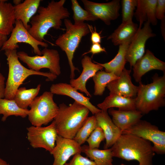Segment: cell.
Masks as SVG:
<instances>
[{"instance_id": "52a82bcc", "label": "cell", "mask_w": 165, "mask_h": 165, "mask_svg": "<svg viewBox=\"0 0 165 165\" xmlns=\"http://www.w3.org/2000/svg\"><path fill=\"white\" fill-rule=\"evenodd\" d=\"M53 94L50 91H45L30 105L28 116L33 126H42L53 120L59 110L53 100Z\"/></svg>"}, {"instance_id": "836d02e7", "label": "cell", "mask_w": 165, "mask_h": 165, "mask_svg": "<svg viewBox=\"0 0 165 165\" xmlns=\"http://www.w3.org/2000/svg\"><path fill=\"white\" fill-rule=\"evenodd\" d=\"M105 139V136L103 130L98 126L92 132L86 141L88 143V145L90 148H98L101 142Z\"/></svg>"}, {"instance_id": "8fae6325", "label": "cell", "mask_w": 165, "mask_h": 165, "mask_svg": "<svg viewBox=\"0 0 165 165\" xmlns=\"http://www.w3.org/2000/svg\"><path fill=\"white\" fill-rule=\"evenodd\" d=\"M15 24L10 36L4 43L1 50L16 49L19 47L18 43H24L31 46L35 54L41 56V51L38 46H40L44 48L47 47L48 44L35 39L29 33L20 21L16 20Z\"/></svg>"}, {"instance_id": "7402d4cb", "label": "cell", "mask_w": 165, "mask_h": 165, "mask_svg": "<svg viewBox=\"0 0 165 165\" xmlns=\"http://www.w3.org/2000/svg\"><path fill=\"white\" fill-rule=\"evenodd\" d=\"M41 0H25L16 6H13L16 20L20 21L28 29V24L39 7Z\"/></svg>"}, {"instance_id": "7c38bea8", "label": "cell", "mask_w": 165, "mask_h": 165, "mask_svg": "<svg viewBox=\"0 0 165 165\" xmlns=\"http://www.w3.org/2000/svg\"><path fill=\"white\" fill-rule=\"evenodd\" d=\"M156 36L148 21L144 23L142 28H138L137 32L131 39L126 54L127 62L129 63L131 68L145 54V45L147 40Z\"/></svg>"}, {"instance_id": "ffe728a7", "label": "cell", "mask_w": 165, "mask_h": 165, "mask_svg": "<svg viewBox=\"0 0 165 165\" xmlns=\"http://www.w3.org/2000/svg\"><path fill=\"white\" fill-rule=\"evenodd\" d=\"M108 113L112 116L113 123L122 131L135 124L143 116L137 110L122 111L111 108L108 109Z\"/></svg>"}, {"instance_id": "8992f818", "label": "cell", "mask_w": 165, "mask_h": 165, "mask_svg": "<svg viewBox=\"0 0 165 165\" xmlns=\"http://www.w3.org/2000/svg\"><path fill=\"white\" fill-rule=\"evenodd\" d=\"M65 32L59 36L55 42L56 45L64 51L67 56L70 67V78L74 79L75 71H79L73 62L74 53L78 47L82 38L90 33L87 24H73L68 19H64Z\"/></svg>"}, {"instance_id": "44dd1931", "label": "cell", "mask_w": 165, "mask_h": 165, "mask_svg": "<svg viewBox=\"0 0 165 165\" xmlns=\"http://www.w3.org/2000/svg\"><path fill=\"white\" fill-rule=\"evenodd\" d=\"M157 0H137L136 9L134 13L136 19L139 22L138 28L148 21L153 25L157 24L155 10Z\"/></svg>"}, {"instance_id": "4fadbf2b", "label": "cell", "mask_w": 165, "mask_h": 165, "mask_svg": "<svg viewBox=\"0 0 165 165\" xmlns=\"http://www.w3.org/2000/svg\"><path fill=\"white\" fill-rule=\"evenodd\" d=\"M85 9L107 25L112 20L117 19L119 16L120 1L113 0L106 3H97L87 0H82Z\"/></svg>"}, {"instance_id": "ee69618b", "label": "cell", "mask_w": 165, "mask_h": 165, "mask_svg": "<svg viewBox=\"0 0 165 165\" xmlns=\"http://www.w3.org/2000/svg\"><path fill=\"white\" fill-rule=\"evenodd\" d=\"M120 165H126L124 164L123 163H122Z\"/></svg>"}, {"instance_id": "484cf974", "label": "cell", "mask_w": 165, "mask_h": 165, "mask_svg": "<svg viewBox=\"0 0 165 165\" xmlns=\"http://www.w3.org/2000/svg\"><path fill=\"white\" fill-rule=\"evenodd\" d=\"M7 1L0 0V32L8 36L13 29L16 20L13 6Z\"/></svg>"}, {"instance_id": "4dcf8cb0", "label": "cell", "mask_w": 165, "mask_h": 165, "mask_svg": "<svg viewBox=\"0 0 165 165\" xmlns=\"http://www.w3.org/2000/svg\"><path fill=\"white\" fill-rule=\"evenodd\" d=\"M97 126L95 116H88L73 139L81 145L86 141L92 132Z\"/></svg>"}, {"instance_id": "f35d334b", "label": "cell", "mask_w": 165, "mask_h": 165, "mask_svg": "<svg viewBox=\"0 0 165 165\" xmlns=\"http://www.w3.org/2000/svg\"><path fill=\"white\" fill-rule=\"evenodd\" d=\"M5 78L3 75L0 73V98H4L5 93Z\"/></svg>"}, {"instance_id": "83f0119b", "label": "cell", "mask_w": 165, "mask_h": 165, "mask_svg": "<svg viewBox=\"0 0 165 165\" xmlns=\"http://www.w3.org/2000/svg\"><path fill=\"white\" fill-rule=\"evenodd\" d=\"M28 112L29 110L20 108L13 99L0 98V115H3L1 119L2 122H5L10 116L25 118L28 116Z\"/></svg>"}, {"instance_id": "d590c367", "label": "cell", "mask_w": 165, "mask_h": 165, "mask_svg": "<svg viewBox=\"0 0 165 165\" xmlns=\"http://www.w3.org/2000/svg\"><path fill=\"white\" fill-rule=\"evenodd\" d=\"M165 0H157L155 10V16L157 19L162 20L165 19Z\"/></svg>"}, {"instance_id": "ab89813d", "label": "cell", "mask_w": 165, "mask_h": 165, "mask_svg": "<svg viewBox=\"0 0 165 165\" xmlns=\"http://www.w3.org/2000/svg\"><path fill=\"white\" fill-rule=\"evenodd\" d=\"M7 39V35L0 32V50Z\"/></svg>"}, {"instance_id": "b9f144b4", "label": "cell", "mask_w": 165, "mask_h": 165, "mask_svg": "<svg viewBox=\"0 0 165 165\" xmlns=\"http://www.w3.org/2000/svg\"><path fill=\"white\" fill-rule=\"evenodd\" d=\"M0 165H9L7 162L0 158Z\"/></svg>"}, {"instance_id": "3957f363", "label": "cell", "mask_w": 165, "mask_h": 165, "mask_svg": "<svg viewBox=\"0 0 165 165\" xmlns=\"http://www.w3.org/2000/svg\"><path fill=\"white\" fill-rule=\"evenodd\" d=\"M58 107V112L53 119L57 135L73 139L88 117L90 111L75 101L68 105L62 103Z\"/></svg>"}, {"instance_id": "9a60e30c", "label": "cell", "mask_w": 165, "mask_h": 165, "mask_svg": "<svg viewBox=\"0 0 165 165\" xmlns=\"http://www.w3.org/2000/svg\"><path fill=\"white\" fill-rule=\"evenodd\" d=\"M131 70L125 68L119 77L109 83L106 87L109 94H116L128 98L136 96L138 86L133 84L130 74Z\"/></svg>"}, {"instance_id": "e0dca14e", "label": "cell", "mask_w": 165, "mask_h": 165, "mask_svg": "<svg viewBox=\"0 0 165 165\" xmlns=\"http://www.w3.org/2000/svg\"><path fill=\"white\" fill-rule=\"evenodd\" d=\"M133 67V77L138 83L141 82L143 76L151 70H160L165 72V63L157 58L148 50Z\"/></svg>"}, {"instance_id": "277c9868", "label": "cell", "mask_w": 165, "mask_h": 165, "mask_svg": "<svg viewBox=\"0 0 165 165\" xmlns=\"http://www.w3.org/2000/svg\"><path fill=\"white\" fill-rule=\"evenodd\" d=\"M152 82L147 84L139 83L136 97V109L143 114L157 110L165 105V73L162 76L155 73Z\"/></svg>"}, {"instance_id": "8d00e7d4", "label": "cell", "mask_w": 165, "mask_h": 165, "mask_svg": "<svg viewBox=\"0 0 165 165\" xmlns=\"http://www.w3.org/2000/svg\"><path fill=\"white\" fill-rule=\"evenodd\" d=\"M87 25L89 29L90 32L91 33L90 39L92 44L100 43L101 42V31L100 32L98 33L96 31V29L95 26L94 30L92 26L87 24Z\"/></svg>"}, {"instance_id": "d4e9b609", "label": "cell", "mask_w": 165, "mask_h": 165, "mask_svg": "<svg viewBox=\"0 0 165 165\" xmlns=\"http://www.w3.org/2000/svg\"><path fill=\"white\" fill-rule=\"evenodd\" d=\"M131 39L128 40L119 46L117 53L111 61L103 64L98 62L105 68V72L112 73L117 76H119L125 68V66L127 62L126 53Z\"/></svg>"}, {"instance_id": "60d3db41", "label": "cell", "mask_w": 165, "mask_h": 165, "mask_svg": "<svg viewBox=\"0 0 165 165\" xmlns=\"http://www.w3.org/2000/svg\"><path fill=\"white\" fill-rule=\"evenodd\" d=\"M165 19H163L161 20V29L162 36L164 38L165 40Z\"/></svg>"}, {"instance_id": "f1b7e54d", "label": "cell", "mask_w": 165, "mask_h": 165, "mask_svg": "<svg viewBox=\"0 0 165 165\" xmlns=\"http://www.w3.org/2000/svg\"><path fill=\"white\" fill-rule=\"evenodd\" d=\"M41 85L36 88L27 89L25 87L18 88L16 91L13 99L20 108L27 109L28 107L37 97L40 90Z\"/></svg>"}, {"instance_id": "5bb4252c", "label": "cell", "mask_w": 165, "mask_h": 165, "mask_svg": "<svg viewBox=\"0 0 165 165\" xmlns=\"http://www.w3.org/2000/svg\"><path fill=\"white\" fill-rule=\"evenodd\" d=\"M56 143L50 153L54 159L52 165H64L71 156L82 152L81 145L74 139L57 135Z\"/></svg>"}, {"instance_id": "ba28073f", "label": "cell", "mask_w": 165, "mask_h": 165, "mask_svg": "<svg viewBox=\"0 0 165 165\" xmlns=\"http://www.w3.org/2000/svg\"><path fill=\"white\" fill-rule=\"evenodd\" d=\"M41 56H31L23 51L17 52L18 58L28 67L33 70L39 72L42 68L49 69L50 72L57 76L61 73L60 64V57L57 50L44 48L42 51Z\"/></svg>"}, {"instance_id": "74e56055", "label": "cell", "mask_w": 165, "mask_h": 165, "mask_svg": "<svg viewBox=\"0 0 165 165\" xmlns=\"http://www.w3.org/2000/svg\"><path fill=\"white\" fill-rule=\"evenodd\" d=\"M103 52L106 53V49L105 48L101 47L100 43H94L92 44L90 50L84 53L82 56H84L88 53H91L92 54L91 57L92 58L94 54Z\"/></svg>"}, {"instance_id": "f546056e", "label": "cell", "mask_w": 165, "mask_h": 165, "mask_svg": "<svg viewBox=\"0 0 165 165\" xmlns=\"http://www.w3.org/2000/svg\"><path fill=\"white\" fill-rule=\"evenodd\" d=\"M119 77L112 73H108L104 71L97 72L93 77L94 84V95H102L107 85Z\"/></svg>"}, {"instance_id": "ac0fdd59", "label": "cell", "mask_w": 165, "mask_h": 165, "mask_svg": "<svg viewBox=\"0 0 165 165\" xmlns=\"http://www.w3.org/2000/svg\"><path fill=\"white\" fill-rule=\"evenodd\" d=\"M77 90L70 84L63 82L53 84L50 89V92L53 94L67 96L72 98L75 101L86 107L93 115L101 111L90 102V98L85 96Z\"/></svg>"}, {"instance_id": "d6986e66", "label": "cell", "mask_w": 165, "mask_h": 165, "mask_svg": "<svg viewBox=\"0 0 165 165\" xmlns=\"http://www.w3.org/2000/svg\"><path fill=\"white\" fill-rule=\"evenodd\" d=\"M98 126L103 130L106 143L104 148L107 149L115 144L122 134V131L113 123L107 111H102L94 115Z\"/></svg>"}, {"instance_id": "603a6c76", "label": "cell", "mask_w": 165, "mask_h": 165, "mask_svg": "<svg viewBox=\"0 0 165 165\" xmlns=\"http://www.w3.org/2000/svg\"><path fill=\"white\" fill-rule=\"evenodd\" d=\"M97 106L99 109L105 111L114 107L118 108V110L122 111L136 110L135 98L113 94H109L102 102L98 104Z\"/></svg>"}, {"instance_id": "cb8c5ba5", "label": "cell", "mask_w": 165, "mask_h": 165, "mask_svg": "<svg viewBox=\"0 0 165 165\" xmlns=\"http://www.w3.org/2000/svg\"><path fill=\"white\" fill-rule=\"evenodd\" d=\"M138 25L132 20L122 22L114 32L108 37L114 46H119L131 39L138 29Z\"/></svg>"}, {"instance_id": "2e32d148", "label": "cell", "mask_w": 165, "mask_h": 165, "mask_svg": "<svg viewBox=\"0 0 165 165\" xmlns=\"http://www.w3.org/2000/svg\"><path fill=\"white\" fill-rule=\"evenodd\" d=\"M81 64L83 69L81 74L76 79H71L70 84L77 90L84 93L87 96L91 97V94L86 88V83L97 72L104 68L98 62L94 61L93 62L92 58L86 55H84L82 59Z\"/></svg>"}, {"instance_id": "f6af8a7d", "label": "cell", "mask_w": 165, "mask_h": 165, "mask_svg": "<svg viewBox=\"0 0 165 165\" xmlns=\"http://www.w3.org/2000/svg\"><path fill=\"white\" fill-rule=\"evenodd\" d=\"M1 63H0V68L1 67Z\"/></svg>"}, {"instance_id": "d6a6232c", "label": "cell", "mask_w": 165, "mask_h": 165, "mask_svg": "<svg viewBox=\"0 0 165 165\" xmlns=\"http://www.w3.org/2000/svg\"><path fill=\"white\" fill-rule=\"evenodd\" d=\"M121 4L122 22L132 20L134 11L137 6V0H122Z\"/></svg>"}, {"instance_id": "7a4b0ae2", "label": "cell", "mask_w": 165, "mask_h": 165, "mask_svg": "<svg viewBox=\"0 0 165 165\" xmlns=\"http://www.w3.org/2000/svg\"><path fill=\"white\" fill-rule=\"evenodd\" d=\"M113 157L129 161H137L139 165H152L155 155L150 141L133 135L122 134L112 146Z\"/></svg>"}, {"instance_id": "5b68a950", "label": "cell", "mask_w": 165, "mask_h": 165, "mask_svg": "<svg viewBox=\"0 0 165 165\" xmlns=\"http://www.w3.org/2000/svg\"><path fill=\"white\" fill-rule=\"evenodd\" d=\"M9 67V72L6 83L4 98L13 99L15 94L19 86L29 76L38 75L47 77V81H53L57 76L50 72H37L24 67L20 62L16 49L4 51Z\"/></svg>"}, {"instance_id": "e575fe53", "label": "cell", "mask_w": 165, "mask_h": 165, "mask_svg": "<svg viewBox=\"0 0 165 165\" xmlns=\"http://www.w3.org/2000/svg\"><path fill=\"white\" fill-rule=\"evenodd\" d=\"M64 165H97L93 161L78 153L75 155L68 163Z\"/></svg>"}, {"instance_id": "6da1fadb", "label": "cell", "mask_w": 165, "mask_h": 165, "mask_svg": "<svg viewBox=\"0 0 165 165\" xmlns=\"http://www.w3.org/2000/svg\"><path fill=\"white\" fill-rule=\"evenodd\" d=\"M65 0L49 2L46 7L39 6L38 13L31 19L28 31L36 40L43 42L44 36L51 28L65 30L61 28L62 20L69 17L70 13L64 7Z\"/></svg>"}, {"instance_id": "7bdbcfd3", "label": "cell", "mask_w": 165, "mask_h": 165, "mask_svg": "<svg viewBox=\"0 0 165 165\" xmlns=\"http://www.w3.org/2000/svg\"><path fill=\"white\" fill-rule=\"evenodd\" d=\"M21 0H13V2L14 4V6L17 5L21 3Z\"/></svg>"}, {"instance_id": "9c48e42d", "label": "cell", "mask_w": 165, "mask_h": 165, "mask_svg": "<svg viewBox=\"0 0 165 165\" xmlns=\"http://www.w3.org/2000/svg\"><path fill=\"white\" fill-rule=\"evenodd\" d=\"M122 134L133 135L152 142L155 152L165 153V132L145 120H140L135 124L122 131Z\"/></svg>"}, {"instance_id": "4316f807", "label": "cell", "mask_w": 165, "mask_h": 165, "mask_svg": "<svg viewBox=\"0 0 165 165\" xmlns=\"http://www.w3.org/2000/svg\"><path fill=\"white\" fill-rule=\"evenodd\" d=\"M82 152L84 153L90 159L94 161L97 165H113V157L112 149L104 150L98 148H91L88 145L81 146Z\"/></svg>"}, {"instance_id": "30bf717a", "label": "cell", "mask_w": 165, "mask_h": 165, "mask_svg": "<svg viewBox=\"0 0 165 165\" xmlns=\"http://www.w3.org/2000/svg\"><path fill=\"white\" fill-rule=\"evenodd\" d=\"M27 130V139L32 147L42 148L51 153L55 146L58 135L53 120L47 127L33 126Z\"/></svg>"}, {"instance_id": "1f68e13d", "label": "cell", "mask_w": 165, "mask_h": 165, "mask_svg": "<svg viewBox=\"0 0 165 165\" xmlns=\"http://www.w3.org/2000/svg\"><path fill=\"white\" fill-rule=\"evenodd\" d=\"M73 18L75 24H79L85 21H94L98 20L91 13L83 9L76 0H71Z\"/></svg>"}]
</instances>
